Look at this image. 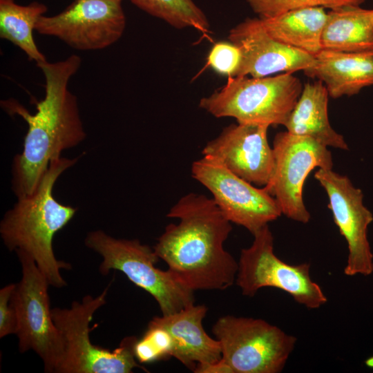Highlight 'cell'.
I'll use <instances>...</instances> for the list:
<instances>
[{"instance_id": "obj_24", "label": "cell", "mask_w": 373, "mask_h": 373, "mask_svg": "<svg viewBox=\"0 0 373 373\" xmlns=\"http://www.w3.org/2000/svg\"><path fill=\"white\" fill-rule=\"evenodd\" d=\"M260 19L272 17L300 8L321 7L334 9L344 6H361L365 0H247Z\"/></svg>"}, {"instance_id": "obj_17", "label": "cell", "mask_w": 373, "mask_h": 373, "mask_svg": "<svg viewBox=\"0 0 373 373\" xmlns=\"http://www.w3.org/2000/svg\"><path fill=\"white\" fill-rule=\"evenodd\" d=\"M314 58L304 73L322 82L334 99L354 95L373 85V50L345 52L323 49Z\"/></svg>"}, {"instance_id": "obj_16", "label": "cell", "mask_w": 373, "mask_h": 373, "mask_svg": "<svg viewBox=\"0 0 373 373\" xmlns=\"http://www.w3.org/2000/svg\"><path fill=\"white\" fill-rule=\"evenodd\" d=\"M207 312L205 305L193 304L174 314L152 319L171 334L172 356L193 372L199 365L212 363L222 358L220 342L209 336L203 327Z\"/></svg>"}, {"instance_id": "obj_15", "label": "cell", "mask_w": 373, "mask_h": 373, "mask_svg": "<svg viewBox=\"0 0 373 373\" xmlns=\"http://www.w3.org/2000/svg\"><path fill=\"white\" fill-rule=\"evenodd\" d=\"M228 38L241 52L236 77H263L278 73L304 71L315 60L313 55L273 38L259 17L247 18L230 30Z\"/></svg>"}, {"instance_id": "obj_3", "label": "cell", "mask_w": 373, "mask_h": 373, "mask_svg": "<svg viewBox=\"0 0 373 373\" xmlns=\"http://www.w3.org/2000/svg\"><path fill=\"white\" fill-rule=\"evenodd\" d=\"M78 158L60 157L52 160L34 192L17 198L0 223L1 237L8 249L20 250L32 256L49 285L56 288L66 286L60 269H70L71 265L56 258L53 238L77 209L57 201L53 188L61 173L75 165Z\"/></svg>"}, {"instance_id": "obj_7", "label": "cell", "mask_w": 373, "mask_h": 373, "mask_svg": "<svg viewBox=\"0 0 373 373\" xmlns=\"http://www.w3.org/2000/svg\"><path fill=\"white\" fill-rule=\"evenodd\" d=\"M222 358L233 373H278L296 338L262 319L223 316L212 327Z\"/></svg>"}, {"instance_id": "obj_27", "label": "cell", "mask_w": 373, "mask_h": 373, "mask_svg": "<svg viewBox=\"0 0 373 373\" xmlns=\"http://www.w3.org/2000/svg\"><path fill=\"white\" fill-rule=\"evenodd\" d=\"M193 372L195 373H233L231 368L221 358L220 360L207 364L198 365Z\"/></svg>"}, {"instance_id": "obj_21", "label": "cell", "mask_w": 373, "mask_h": 373, "mask_svg": "<svg viewBox=\"0 0 373 373\" xmlns=\"http://www.w3.org/2000/svg\"><path fill=\"white\" fill-rule=\"evenodd\" d=\"M47 6L37 1L27 6L15 0H0V37L21 49L36 64L46 61L33 39L39 18L47 12Z\"/></svg>"}, {"instance_id": "obj_25", "label": "cell", "mask_w": 373, "mask_h": 373, "mask_svg": "<svg viewBox=\"0 0 373 373\" xmlns=\"http://www.w3.org/2000/svg\"><path fill=\"white\" fill-rule=\"evenodd\" d=\"M241 62V52L233 43H216L207 56V65L220 75L236 77Z\"/></svg>"}, {"instance_id": "obj_14", "label": "cell", "mask_w": 373, "mask_h": 373, "mask_svg": "<svg viewBox=\"0 0 373 373\" xmlns=\"http://www.w3.org/2000/svg\"><path fill=\"white\" fill-rule=\"evenodd\" d=\"M269 126L230 124L204 146L202 155L219 160L231 172L258 186H265L274 170L273 148L267 140Z\"/></svg>"}, {"instance_id": "obj_11", "label": "cell", "mask_w": 373, "mask_h": 373, "mask_svg": "<svg viewBox=\"0 0 373 373\" xmlns=\"http://www.w3.org/2000/svg\"><path fill=\"white\" fill-rule=\"evenodd\" d=\"M193 178L206 187L225 217L254 234L282 215L265 186L256 187L216 158L202 155L191 164Z\"/></svg>"}, {"instance_id": "obj_4", "label": "cell", "mask_w": 373, "mask_h": 373, "mask_svg": "<svg viewBox=\"0 0 373 373\" xmlns=\"http://www.w3.org/2000/svg\"><path fill=\"white\" fill-rule=\"evenodd\" d=\"M292 74L229 77L222 87L202 97L199 106L216 117H233L240 124L285 126L303 87Z\"/></svg>"}, {"instance_id": "obj_26", "label": "cell", "mask_w": 373, "mask_h": 373, "mask_svg": "<svg viewBox=\"0 0 373 373\" xmlns=\"http://www.w3.org/2000/svg\"><path fill=\"white\" fill-rule=\"evenodd\" d=\"M17 284H9L0 290V338L15 334L19 327Z\"/></svg>"}, {"instance_id": "obj_9", "label": "cell", "mask_w": 373, "mask_h": 373, "mask_svg": "<svg viewBox=\"0 0 373 373\" xmlns=\"http://www.w3.org/2000/svg\"><path fill=\"white\" fill-rule=\"evenodd\" d=\"M15 251L22 268V278L16 288L19 351L33 350L43 361L46 372L58 373L64 347L52 318L48 292L50 285L32 256L20 250Z\"/></svg>"}, {"instance_id": "obj_6", "label": "cell", "mask_w": 373, "mask_h": 373, "mask_svg": "<svg viewBox=\"0 0 373 373\" xmlns=\"http://www.w3.org/2000/svg\"><path fill=\"white\" fill-rule=\"evenodd\" d=\"M109 285L97 297L84 296L70 309H51L52 321L63 341L64 356L58 373H129L138 365L134 354L135 336H126L113 351L94 345L89 324L94 313L106 303ZM145 370V369H144Z\"/></svg>"}, {"instance_id": "obj_23", "label": "cell", "mask_w": 373, "mask_h": 373, "mask_svg": "<svg viewBox=\"0 0 373 373\" xmlns=\"http://www.w3.org/2000/svg\"><path fill=\"white\" fill-rule=\"evenodd\" d=\"M173 342L169 332L153 320L134 346L136 360L142 364H149L172 356Z\"/></svg>"}, {"instance_id": "obj_19", "label": "cell", "mask_w": 373, "mask_h": 373, "mask_svg": "<svg viewBox=\"0 0 373 373\" xmlns=\"http://www.w3.org/2000/svg\"><path fill=\"white\" fill-rule=\"evenodd\" d=\"M323 50L345 52L373 50V9L344 6L327 12Z\"/></svg>"}, {"instance_id": "obj_8", "label": "cell", "mask_w": 373, "mask_h": 373, "mask_svg": "<svg viewBox=\"0 0 373 373\" xmlns=\"http://www.w3.org/2000/svg\"><path fill=\"white\" fill-rule=\"evenodd\" d=\"M253 235L252 244L241 250L238 262L236 283L243 295L254 296L262 287H274L310 309L327 303L323 291L311 278L310 264L289 265L274 254V237L268 224Z\"/></svg>"}, {"instance_id": "obj_22", "label": "cell", "mask_w": 373, "mask_h": 373, "mask_svg": "<svg viewBox=\"0 0 373 373\" xmlns=\"http://www.w3.org/2000/svg\"><path fill=\"white\" fill-rule=\"evenodd\" d=\"M146 13L174 28H192L207 35L210 25L203 11L193 0H130Z\"/></svg>"}, {"instance_id": "obj_28", "label": "cell", "mask_w": 373, "mask_h": 373, "mask_svg": "<svg viewBox=\"0 0 373 373\" xmlns=\"http://www.w3.org/2000/svg\"><path fill=\"white\" fill-rule=\"evenodd\" d=\"M365 364L370 368H373V356L367 358L365 361Z\"/></svg>"}, {"instance_id": "obj_2", "label": "cell", "mask_w": 373, "mask_h": 373, "mask_svg": "<svg viewBox=\"0 0 373 373\" xmlns=\"http://www.w3.org/2000/svg\"><path fill=\"white\" fill-rule=\"evenodd\" d=\"M169 224L153 247L182 285L196 290H223L235 282L238 262L224 249L232 230L213 198L189 193L170 209Z\"/></svg>"}, {"instance_id": "obj_5", "label": "cell", "mask_w": 373, "mask_h": 373, "mask_svg": "<svg viewBox=\"0 0 373 373\" xmlns=\"http://www.w3.org/2000/svg\"><path fill=\"white\" fill-rule=\"evenodd\" d=\"M87 247L103 258L99 272L104 276L118 270L136 286L150 294L157 303L162 315L167 316L194 304V291L178 282L171 272L155 267L158 256L138 240L115 238L101 230L89 232Z\"/></svg>"}, {"instance_id": "obj_13", "label": "cell", "mask_w": 373, "mask_h": 373, "mask_svg": "<svg viewBox=\"0 0 373 373\" xmlns=\"http://www.w3.org/2000/svg\"><path fill=\"white\" fill-rule=\"evenodd\" d=\"M314 178L328 196V207L347 245L344 274L347 276L371 275L373 253L367 238V229L373 221V215L363 204L362 191L355 187L348 177L333 171L332 169H318Z\"/></svg>"}, {"instance_id": "obj_1", "label": "cell", "mask_w": 373, "mask_h": 373, "mask_svg": "<svg viewBox=\"0 0 373 373\" xmlns=\"http://www.w3.org/2000/svg\"><path fill=\"white\" fill-rule=\"evenodd\" d=\"M81 64L77 55L37 64L45 77V96L35 102L34 114L12 98L1 102L9 115L21 117L28 124L23 150L14 157L12 165V189L17 198L32 193L50 162L86 138L77 97L68 88Z\"/></svg>"}, {"instance_id": "obj_12", "label": "cell", "mask_w": 373, "mask_h": 373, "mask_svg": "<svg viewBox=\"0 0 373 373\" xmlns=\"http://www.w3.org/2000/svg\"><path fill=\"white\" fill-rule=\"evenodd\" d=\"M122 0H73L62 12L41 16L35 30L57 37L78 50L106 48L123 35L126 17Z\"/></svg>"}, {"instance_id": "obj_18", "label": "cell", "mask_w": 373, "mask_h": 373, "mask_svg": "<svg viewBox=\"0 0 373 373\" xmlns=\"http://www.w3.org/2000/svg\"><path fill=\"white\" fill-rule=\"evenodd\" d=\"M329 96L322 82L316 80L305 84L285 126L292 134L311 137L327 147L347 150L343 135L329 124Z\"/></svg>"}, {"instance_id": "obj_10", "label": "cell", "mask_w": 373, "mask_h": 373, "mask_svg": "<svg viewBox=\"0 0 373 373\" xmlns=\"http://www.w3.org/2000/svg\"><path fill=\"white\" fill-rule=\"evenodd\" d=\"M274 170L265 186L275 198L282 214L307 223L310 213L303 201V186L315 168L332 169L333 160L327 146L306 136L287 131L278 133L273 141Z\"/></svg>"}, {"instance_id": "obj_20", "label": "cell", "mask_w": 373, "mask_h": 373, "mask_svg": "<svg viewBox=\"0 0 373 373\" xmlns=\"http://www.w3.org/2000/svg\"><path fill=\"white\" fill-rule=\"evenodd\" d=\"M326 17L325 8L310 7L260 19L273 38L314 57L323 50L321 38Z\"/></svg>"}]
</instances>
